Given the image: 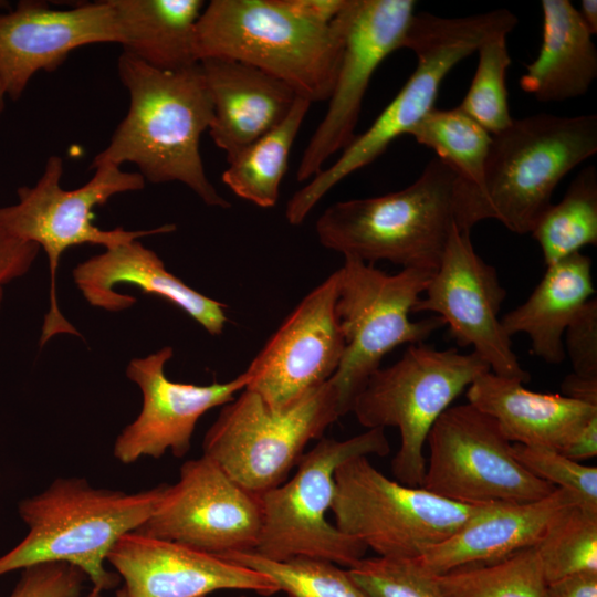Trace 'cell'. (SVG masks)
<instances>
[{"instance_id": "6da1fadb", "label": "cell", "mask_w": 597, "mask_h": 597, "mask_svg": "<svg viewBox=\"0 0 597 597\" xmlns=\"http://www.w3.org/2000/svg\"><path fill=\"white\" fill-rule=\"evenodd\" d=\"M117 71L129 94V107L90 168L132 163L145 181H178L207 206L230 208L207 177L200 154L201 135L213 119L200 63L163 71L123 52Z\"/></svg>"}, {"instance_id": "7a4b0ae2", "label": "cell", "mask_w": 597, "mask_h": 597, "mask_svg": "<svg viewBox=\"0 0 597 597\" xmlns=\"http://www.w3.org/2000/svg\"><path fill=\"white\" fill-rule=\"evenodd\" d=\"M597 151V116L535 114L492 135L482 182L457 175L455 223L471 230L485 219L516 234L531 233L552 205L561 180Z\"/></svg>"}, {"instance_id": "3957f363", "label": "cell", "mask_w": 597, "mask_h": 597, "mask_svg": "<svg viewBox=\"0 0 597 597\" xmlns=\"http://www.w3.org/2000/svg\"><path fill=\"white\" fill-rule=\"evenodd\" d=\"M167 485L127 493L95 488L85 478H56L19 503L28 533L0 556V576L40 563H67L91 582L87 597H101L119 580L105 567L108 553L123 535L150 517Z\"/></svg>"}, {"instance_id": "277c9868", "label": "cell", "mask_w": 597, "mask_h": 597, "mask_svg": "<svg viewBox=\"0 0 597 597\" xmlns=\"http://www.w3.org/2000/svg\"><path fill=\"white\" fill-rule=\"evenodd\" d=\"M348 4L325 24L300 13L290 0H212L197 22L198 61H239L284 82L311 104L328 101Z\"/></svg>"}, {"instance_id": "5b68a950", "label": "cell", "mask_w": 597, "mask_h": 597, "mask_svg": "<svg viewBox=\"0 0 597 597\" xmlns=\"http://www.w3.org/2000/svg\"><path fill=\"white\" fill-rule=\"evenodd\" d=\"M517 18L506 9L461 18L413 13L404 48L417 65L401 90L373 124L343 149L336 161L313 177L287 201L285 218L300 226L320 200L339 181L371 164L399 136L408 135L433 107L447 74L478 51L492 34L513 31Z\"/></svg>"}, {"instance_id": "8992f818", "label": "cell", "mask_w": 597, "mask_h": 597, "mask_svg": "<svg viewBox=\"0 0 597 597\" xmlns=\"http://www.w3.org/2000/svg\"><path fill=\"white\" fill-rule=\"evenodd\" d=\"M455 171L438 157L409 186L331 205L315 231L343 256L434 272L455 223Z\"/></svg>"}, {"instance_id": "52a82bcc", "label": "cell", "mask_w": 597, "mask_h": 597, "mask_svg": "<svg viewBox=\"0 0 597 597\" xmlns=\"http://www.w3.org/2000/svg\"><path fill=\"white\" fill-rule=\"evenodd\" d=\"M63 161L49 157L43 174L32 187L18 189V201L0 207V223L15 238L36 244L49 262V311L44 316L40 346L59 334L81 336L64 317L56 294V273L65 250L82 244L109 249L139 238L172 232L175 224H163L149 230L130 231L122 227L104 230L93 223L94 209L113 196L144 189L145 179L117 166H98L93 177L82 187L66 190L61 186Z\"/></svg>"}, {"instance_id": "ba28073f", "label": "cell", "mask_w": 597, "mask_h": 597, "mask_svg": "<svg viewBox=\"0 0 597 597\" xmlns=\"http://www.w3.org/2000/svg\"><path fill=\"white\" fill-rule=\"evenodd\" d=\"M490 370L473 350L410 345L395 364L379 367L356 397L352 412L367 428L396 427L400 447L391 470L399 483L421 486L423 447L437 419L480 375Z\"/></svg>"}, {"instance_id": "9c48e42d", "label": "cell", "mask_w": 597, "mask_h": 597, "mask_svg": "<svg viewBox=\"0 0 597 597\" xmlns=\"http://www.w3.org/2000/svg\"><path fill=\"white\" fill-rule=\"evenodd\" d=\"M337 273L336 312L345 348L328 381L343 417L388 353L402 344H421L444 323L436 315L419 321L409 317L433 272L402 269L387 274L374 264L344 256Z\"/></svg>"}, {"instance_id": "30bf717a", "label": "cell", "mask_w": 597, "mask_h": 597, "mask_svg": "<svg viewBox=\"0 0 597 597\" xmlns=\"http://www.w3.org/2000/svg\"><path fill=\"white\" fill-rule=\"evenodd\" d=\"M390 451L383 428L348 438H322L306 451L294 475L261 495L263 520L260 555L275 561L312 557L352 567L367 547L328 522L335 493V471L356 457H385Z\"/></svg>"}, {"instance_id": "8fae6325", "label": "cell", "mask_w": 597, "mask_h": 597, "mask_svg": "<svg viewBox=\"0 0 597 597\" xmlns=\"http://www.w3.org/2000/svg\"><path fill=\"white\" fill-rule=\"evenodd\" d=\"M341 418L329 381L283 409L248 389L222 406L207 430L203 455L247 490L263 494L282 484L312 440Z\"/></svg>"}, {"instance_id": "7c38bea8", "label": "cell", "mask_w": 597, "mask_h": 597, "mask_svg": "<svg viewBox=\"0 0 597 597\" xmlns=\"http://www.w3.org/2000/svg\"><path fill=\"white\" fill-rule=\"evenodd\" d=\"M335 526L378 556L415 559L452 536L481 507L457 503L394 481L368 457L335 471Z\"/></svg>"}, {"instance_id": "4fadbf2b", "label": "cell", "mask_w": 597, "mask_h": 597, "mask_svg": "<svg viewBox=\"0 0 597 597\" xmlns=\"http://www.w3.org/2000/svg\"><path fill=\"white\" fill-rule=\"evenodd\" d=\"M422 489L468 505L527 503L556 488L527 471L513 455L498 422L471 404L449 407L431 427Z\"/></svg>"}, {"instance_id": "5bb4252c", "label": "cell", "mask_w": 597, "mask_h": 597, "mask_svg": "<svg viewBox=\"0 0 597 597\" xmlns=\"http://www.w3.org/2000/svg\"><path fill=\"white\" fill-rule=\"evenodd\" d=\"M261 495L206 455L187 460L138 534L222 556L255 551L261 535Z\"/></svg>"}, {"instance_id": "9a60e30c", "label": "cell", "mask_w": 597, "mask_h": 597, "mask_svg": "<svg viewBox=\"0 0 597 597\" xmlns=\"http://www.w3.org/2000/svg\"><path fill=\"white\" fill-rule=\"evenodd\" d=\"M506 296L496 269L474 250L470 231L454 223L439 266L412 313L430 312L462 346H471L495 375L523 384L531 379L499 316Z\"/></svg>"}, {"instance_id": "2e32d148", "label": "cell", "mask_w": 597, "mask_h": 597, "mask_svg": "<svg viewBox=\"0 0 597 597\" xmlns=\"http://www.w3.org/2000/svg\"><path fill=\"white\" fill-rule=\"evenodd\" d=\"M412 0H349L343 53L328 107L307 143L296 179H312L355 137L369 82L381 62L402 49L415 13Z\"/></svg>"}, {"instance_id": "e0dca14e", "label": "cell", "mask_w": 597, "mask_h": 597, "mask_svg": "<svg viewBox=\"0 0 597 597\" xmlns=\"http://www.w3.org/2000/svg\"><path fill=\"white\" fill-rule=\"evenodd\" d=\"M337 296L336 270L300 301L255 355L243 371L244 389L283 409L327 383L345 348Z\"/></svg>"}, {"instance_id": "ac0fdd59", "label": "cell", "mask_w": 597, "mask_h": 597, "mask_svg": "<svg viewBox=\"0 0 597 597\" xmlns=\"http://www.w3.org/2000/svg\"><path fill=\"white\" fill-rule=\"evenodd\" d=\"M170 346L145 357L133 358L126 376L135 383L143 397L139 415L117 436L113 454L123 464L143 457L159 459L167 451L176 458L185 457L199 419L210 409L234 399L247 387V377L240 374L226 383L195 385L170 380L165 373L171 359Z\"/></svg>"}, {"instance_id": "d6986e66", "label": "cell", "mask_w": 597, "mask_h": 597, "mask_svg": "<svg viewBox=\"0 0 597 597\" xmlns=\"http://www.w3.org/2000/svg\"><path fill=\"white\" fill-rule=\"evenodd\" d=\"M119 42L108 0L65 10L22 0L13 10L0 13V82L6 95L17 101L39 71L56 70L74 50Z\"/></svg>"}, {"instance_id": "ffe728a7", "label": "cell", "mask_w": 597, "mask_h": 597, "mask_svg": "<svg viewBox=\"0 0 597 597\" xmlns=\"http://www.w3.org/2000/svg\"><path fill=\"white\" fill-rule=\"evenodd\" d=\"M106 561L122 580L116 597H207L223 589L271 596L280 591L256 570L136 532L123 535Z\"/></svg>"}, {"instance_id": "44dd1931", "label": "cell", "mask_w": 597, "mask_h": 597, "mask_svg": "<svg viewBox=\"0 0 597 597\" xmlns=\"http://www.w3.org/2000/svg\"><path fill=\"white\" fill-rule=\"evenodd\" d=\"M73 280L88 304L108 312L127 310L137 302L114 290L117 284H130L177 306L211 335H220L228 321L224 304L184 283L138 240L81 262L73 270Z\"/></svg>"}, {"instance_id": "7402d4cb", "label": "cell", "mask_w": 597, "mask_h": 597, "mask_svg": "<svg viewBox=\"0 0 597 597\" xmlns=\"http://www.w3.org/2000/svg\"><path fill=\"white\" fill-rule=\"evenodd\" d=\"M573 505L576 499L558 488L534 502L482 504L452 536L415 559L431 575L498 562L534 546L554 517Z\"/></svg>"}, {"instance_id": "603a6c76", "label": "cell", "mask_w": 597, "mask_h": 597, "mask_svg": "<svg viewBox=\"0 0 597 597\" xmlns=\"http://www.w3.org/2000/svg\"><path fill=\"white\" fill-rule=\"evenodd\" d=\"M199 63L213 106L208 130L227 160L276 127L298 97L284 82L252 65L221 57Z\"/></svg>"}, {"instance_id": "cb8c5ba5", "label": "cell", "mask_w": 597, "mask_h": 597, "mask_svg": "<svg viewBox=\"0 0 597 597\" xmlns=\"http://www.w3.org/2000/svg\"><path fill=\"white\" fill-rule=\"evenodd\" d=\"M467 389L468 402L491 416L512 443L561 452L597 416V406L564 395L535 392L491 370Z\"/></svg>"}, {"instance_id": "d4e9b609", "label": "cell", "mask_w": 597, "mask_h": 597, "mask_svg": "<svg viewBox=\"0 0 597 597\" xmlns=\"http://www.w3.org/2000/svg\"><path fill=\"white\" fill-rule=\"evenodd\" d=\"M594 293L591 260L577 252L547 265L527 300L502 316L501 324L511 338L525 334L533 355L559 364L566 357L564 333Z\"/></svg>"}, {"instance_id": "484cf974", "label": "cell", "mask_w": 597, "mask_h": 597, "mask_svg": "<svg viewBox=\"0 0 597 597\" xmlns=\"http://www.w3.org/2000/svg\"><path fill=\"white\" fill-rule=\"evenodd\" d=\"M543 40L520 87L543 103L587 93L597 77V50L578 10L568 0H542Z\"/></svg>"}, {"instance_id": "4316f807", "label": "cell", "mask_w": 597, "mask_h": 597, "mask_svg": "<svg viewBox=\"0 0 597 597\" xmlns=\"http://www.w3.org/2000/svg\"><path fill=\"white\" fill-rule=\"evenodd\" d=\"M127 53L163 71L199 63L196 29L202 0H108Z\"/></svg>"}, {"instance_id": "83f0119b", "label": "cell", "mask_w": 597, "mask_h": 597, "mask_svg": "<svg viewBox=\"0 0 597 597\" xmlns=\"http://www.w3.org/2000/svg\"><path fill=\"white\" fill-rule=\"evenodd\" d=\"M310 106L298 96L276 127L227 160L222 181L235 196L260 208L276 205L293 143Z\"/></svg>"}, {"instance_id": "f1b7e54d", "label": "cell", "mask_w": 597, "mask_h": 597, "mask_svg": "<svg viewBox=\"0 0 597 597\" xmlns=\"http://www.w3.org/2000/svg\"><path fill=\"white\" fill-rule=\"evenodd\" d=\"M530 234L538 243L546 266L597 244L595 166L578 172L561 201L549 206Z\"/></svg>"}, {"instance_id": "f546056e", "label": "cell", "mask_w": 597, "mask_h": 597, "mask_svg": "<svg viewBox=\"0 0 597 597\" xmlns=\"http://www.w3.org/2000/svg\"><path fill=\"white\" fill-rule=\"evenodd\" d=\"M432 577L446 597H545L547 586L533 546Z\"/></svg>"}, {"instance_id": "4dcf8cb0", "label": "cell", "mask_w": 597, "mask_h": 597, "mask_svg": "<svg viewBox=\"0 0 597 597\" xmlns=\"http://www.w3.org/2000/svg\"><path fill=\"white\" fill-rule=\"evenodd\" d=\"M408 135L434 150L460 179L475 188L481 185L492 135L459 107H433Z\"/></svg>"}, {"instance_id": "1f68e13d", "label": "cell", "mask_w": 597, "mask_h": 597, "mask_svg": "<svg viewBox=\"0 0 597 597\" xmlns=\"http://www.w3.org/2000/svg\"><path fill=\"white\" fill-rule=\"evenodd\" d=\"M223 559L269 577L287 597H368L335 563L312 557L266 558L255 551L234 552Z\"/></svg>"}, {"instance_id": "d6a6232c", "label": "cell", "mask_w": 597, "mask_h": 597, "mask_svg": "<svg viewBox=\"0 0 597 597\" xmlns=\"http://www.w3.org/2000/svg\"><path fill=\"white\" fill-rule=\"evenodd\" d=\"M533 547L547 584L583 572H597V514L577 505L563 510Z\"/></svg>"}, {"instance_id": "836d02e7", "label": "cell", "mask_w": 597, "mask_h": 597, "mask_svg": "<svg viewBox=\"0 0 597 597\" xmlns=\"http://www.w3.org/2000/svg\"><path fill=\"white\" fill-rule=\"evenodd\" d=\"M507 34H492L479 46L474 76L458 106L490 135L503 132L513 121L506 88V71L511 64Z\"/></svg>"}, {"instance_id": "e575fe53", "label": "cell", "mask_w": 597, "mask_h": 597, "mask_svg": "<svg viewBox=\"0 0 597 597\" xmlns=\"http://www.w3.org/2000/svg\"><path fill=\"white\" fill-rule=\"evenodd\" d=\"M347 572L368 597H446L416 559L363 557Z\"/></svg>"}, {"instance_id": "d590c367", "label": "cell", "mask_w": 597, "mask_h": 597, "mask_svg": "<svg viewBox=\"0 0 597 597\" xmlns=\"http://www.w3.org/2000/svg\"><path fill=\"white\" fill-rule=\"evenodd\" d=\"M514 458L532 474L570 493L582 510L597 514V468L583 465L561 452L512 443Z\"/></svg>"}, {"instance_id": "8d00e7d4", "label": "cell", "mask_w": 597, "mask_h": 597, "mask_svg": "<svg viewBox=\"0 0 597 597\" xmlns=\"http://www.w3.org/2000/svg\"><path fill=\"white\" fill-rule=\"evenodd\" d=\"M86 575L61 562L34 564L22 574L9 597H82Z\"/></svg>"}, {"instance_id": "74e56055", "label": "cell", "mask_w": 597, "mask_h": 597, "mask_svg": "<svg viewBox=\"0 0 597 597\" xmlns=\"http://www.w3.org/2000/svg\"><path fill=\"white\" fill-rule=\"evenodd\" d=\"M563 345L574 375L597 379V300L590 298L567 326Z\"/></svg>"}, {"instance_id": "f35d334b", "label": "cell", "mask_w": 597, "mask_h": 597, "mask_svg": "<svg viewBox=\"0 0 597 597\" xmlns=\"http://www.w3.org/2000/svg\"><path fill=\"white\" fill-rule=\"evenodd\" d=\"M40 248L9 233L0 223V308L4 286L31 269Z\"/></svg>"}, {"instance_id": "ab89813d", "label": "cell", "mask_w": 597, "mask_h": 597, "mask_svg": "<svg viewBox=\"0 0 597 597\" xmlns=\"http://www.w3.org/2000/svg\"><path fill=\"white\" fill-rule=\"evenodd\" d=\"M545 597H597V572H583L549 583Z\"/></svg>"}, {"instance_id": "60d3db41", "label": "cell", "mask_w": 597, "mask_h": 597, "mask_svg": "<svg viewBox=\"0 0 597 597\" xmlns=\"http://www.w3.org/2000/svg\"><path fill=\"white\" fill-rule=\"evenodd\" d=\"M576 462L597 454V416L593 417L561 451Z\"/></svg>"}, {"instance_id": "b9f144b4", "label": "cell", "mask_w": 597, "mask_h": 597, "mask_svg": "<svg viewBox=\"0 0 597 597\" xmlns=\"http://www.w3.org/2000/svg\"><path fill=\"white\" fill-rule=\"evenodd\" d=\"M562 391L568 398L597 406V379H587L569 374L562 383Z\"/></svg>"}, {"instance_id": "7bdbcfd3", "label": "cell", "mask_w": 597, "mask_h": 597, "mask_svg": "<svg viewBox=\"0 0 597 597\" xmlns=\"http://www.w3.org/2000/svg\"><path fill=\"white\" fill-rule=\"evenodd\" d=\"M578 13L590 34L595 35L597 33V1L583 0Z\"/></svg>"}, {"instance_id": "ee69618b", "label": "cell", "mask_w": 597, "mask_h": 597, "mask_svg": "<svg viewBox=\"0 0 597 597\" xmlns=\"http://www.w3.org/2000/svg\"><path fill=\"white\" fill-rule=\"evenodd\" d=\"M6 92H4V88L0 82V115L4 108V98H6Z\"/></svg>"}, {"instance_id": "f6af8a7d", "label": "cell", "mask_w": 597, "mask_h": 597, "mask_svg": "<svg viewBox=\"0 0 597 597\" xmlns=\"http://www.w3.org/2000/svg\"><path fill=\"white\" fill-rule=\"evenodd\" d=\"M238 597H245V596H238Z\"/></svg>"}, {"instance_id": "bcb514c9", "label": "cell", "mask_w": 597, "mask_h": 597, "mask_svg": "<svg viewBox=\"0 0 597 597\" xmlns=\"http://www.w3.org/2000/svg\"><path fill=\"white\" fill-rule=\"evenodd\" d=\"M1 478V476H0Z\"/></svg>"}]
</instances>
